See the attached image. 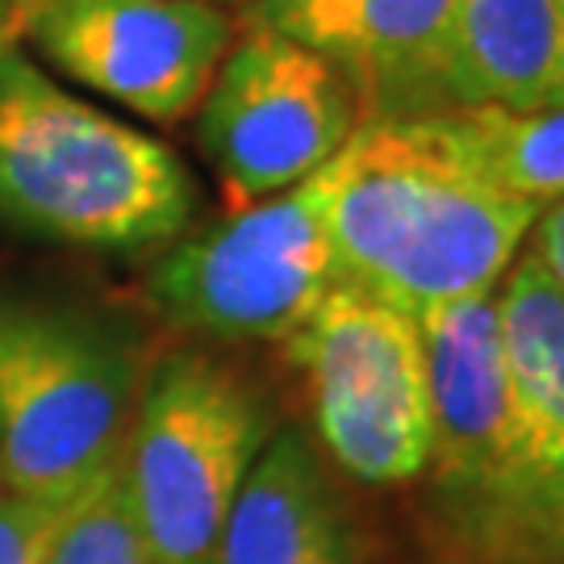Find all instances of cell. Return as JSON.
<instances>
[{
    "instance_id": "cell-1",
    "label": "cell",
    "mask_w": 564,
    "mask_h": 564,
    "mask_svg": "<svg viewBox=\"0 0 564 564\" xmlns=\"http://www.w3.org/2000/svg\"><path fill=\"white\" fill-rule=\"evenodd\" d=\"M305 184L343 281L414 323L494 293L540 218L485 176L447 113L364 118Z\"/></svg>"
},
{
    "instance_id": "cell-2",
    "label": "cell",
    "mask_w": 564,
    "mask_h": 564,
    "mask_svg": "<svg viewBox=\"0 0 564 564\" xmlns=\"http://www.w3.org/2000/svg\"><path fill=\"white\" fill-rule=\"evenodd\" d=\"M193 176L163 142L0 55V218L46 239L134 251L193 223Z\"/></svg>"
},
{
    "instance_id": "cell-3",
    "label": "cell",
    "mask_w": 564,
    "mask_h": 564,
    "mask_svg": "<svg viewBox=\"0 0 564 564\" xmlns=\"http://www.w3.org/2000/svg\"><path fill=\"white\" fill-rule=\"evenodd\" d=\"M139 347L88 314L0 302V485L76 502L126 456L142 398Z\"/></svg>"
},
{
    "instance_id": "cell-4",
    "label": "cell",
    "mask_w": 564,
    "mask_h": 564,
    "mask_svg": "<svg viewBox=\"0 0 564 564\" xmlns=\"http://www.w3.org/2000/svg\"><path fill=\"white\" fill-rule=\"evenodd\" d=\"M268 440L260 393L214 356L176 351L142 381L121 477L151 561L214 564L226 514Z\"/></svg>"
},
{
    "instance_id": "cell-5",
    "label": "cell",
    "mask_w": 564,
    "mask_h": 564,
    "mask_svg": "<svg viewBox=\"0 0 564 564\" xmlns=\"http://www.w3.org/2000/svg\"><path fill=\"white\" fill-rule=\"evenodd\" d=\"M289 343L326 456L351 481L398 489L431 468V384L419 323L339 281Z\"/></svg>"
},
{
    "instance_id": "cell-6",
    "label": "cell",
    "mask_w": 564,
    "mask_h": 564,
    "mask_svg": "<svg viewBox=\"0 0 564 564\" xmlns=\"http://www.w3.org/2000/svg\"><path fill=\"white\" fill-rule=\"evenodd\" d=\"M339 281L314 193L302 181L172 247L151 268L147 289L172 323L197 335L284 343Z\"/></svg>"
},
{
    "instance_id": "cell-7",
    "label": "cell",
    "mask_w": 564,
    "mask_h": 564,
    "mask_svg": "<svg viewBox=\"0 0 564 564\" xmlns=\"http://www.w3.org/2000/svg\"><path fill=\"white\" fill-rule=\"evenodd\" d=\"M356 126L360 101L339 67L256 21L205 93L197 142L226 205L242 209L323 172Z\"/></svg>"
},
{
    "instance_id": "cell-8",
    "label": "cell",
    "mask_w": 564,
    "mask_h": 564,
    "mask_svg": "<svg viewBox=\"0 0 564 564\" xmlns=\"http://www.w3.org/2000/svg\"><path fill=\"white\" fill-rule=\"evenodd\" d=\"M25 30L72 80L160 126L205 101L235 42L230 13L205 0H42Z\"/></svg>"
},
{
    "instance_id": "cell-9",
    "label": "cell",
    "mask_w": 564,
    "mask_h": 564,
    "mask_svg": "<svg viewBox=\"0 0 564 564\" xmlns=\"http://www.w3.org/2000/svg\"><path fill=\"white\" fill-rule=\"evenodd\" d=\"M494 293L431 310L426 318H419V330L431 384L435 481L444 494L473 506L477 531L498 544L514 540L519 510L531 498L535 481L527 477L514 440Z\"/></svg>"
},
{
    "instance_id": "cell-10",
    "label": "cell",
    "mask_w": 564,
    "mask_h": 564,
    "mask_svg": "<svg viewBox=\"0 0 564 564\" xmlns=\"http://www.w3.org/2000/svg\"><path fill=\"white\" fill-rule=\"evenodd\" d=\"M456 9L460 0H256V21L335 63L364 118H419L452 109Z\"/></svg>"
},
{
    "instance_id": "cell-11",
    "label": "cell",
    "mask_w": 564,
    "mask_h": 564,
    "mask_svg": "<svg viewBox=\"0 0 564 564\" xmlns=\"http://www.w3.org/2000/svg\"><path fill=\"white\" fill-rule=\"evenodd\" d=\"M214 564H360L323 456L302 431L272 435L230 506Z\"/></svg>"
},
{
    "instance_id": "cell-12",
    "label": "cell",
    "mask_w": 564,
    "mask_h": 564,
    "mask_svg": "<svg viewBox=\"0 0 564 564\" xmlns=\"http://www.w3.org/2000/svg\"><path fill=\"white\" fill-rule=\"evenodd\" d=\"M494 314L527 477L564 481V289L531 247L506 268Z\"/></svg>"
},
{
    "instance_id": "cell-13",
    "label": "cell",
    "mask_w": 564,
    "mask_h": 564,
    "mask_svg": "<svg viewBox=\"0 0 564 564\" xmlns=\"http://www.w3.org/2000/svg\"><path fill=\"white\" fill-rule=\"evenodd\" d=\"M447 97L452 109H561L564 0H460Z\"/></svg>"
},
{
    "instance_id": "cell-14",
    "label": "cell",
    "mask_w": 564,
    "mask_h": 564,
    "mask_svg": "<svg viewBox=\"0 0 564 564\" xmlns=\"http://www.w3.org/2000/svg\"><path fill=\"white\" fill-rule=\"evenodd\" d=\"M464 151L477 160L489 181L519 202L547 205L564 202V105L561 109H447Z\"/></svg>"
},
{
    "instance_id": "cell-15",
    "label": "cell",
    "mask_w": 564,
    "mask_h": 564,
    "mask_svg": "<svg viewBox=\"0 0 564 564\" xmlns=\"http://www.w3.org/2000/svg\"><path fill=\"white\" fill-rule=\"evenodd\" d=\"M46 564H155L126 494L121 460L67 506Z\"/></svg>"
},
{
    "instance_id": "cell-16",
    "label": "cell",
    "mask_w": 564,
    "mask_h": 564,
    "mask_svg": "<svg viewBox=\"0 0 564 564\" xmlns=\"http://www.w3.org/2000/svg\"><path fill=\"white\" fill-rule=\"evenodd\" d=\"M67 506L0 494V564H46Z\"/></svg>"
},
{
    "instance_id": "cell-17",
    "label": "cell",
    "mask_w": 564,
    "mask_h": 564,
    "mask_svg": "<svg viewBox=\"0 0 564 564\" xmlns=\"http://www.w3.org/2000/svg\"><path fill=\"white\" fill-rule=\"evenodd\" d=\"M514 531H523V535H544V540H552V544L564 552V481L535 485L531 498L523 502V510H519Z\"/></svg>"
},
{
    "instance_id": "cell-18",
    "label": "cell",
    "mask_w": 564,
    "mask_h": 564,
    "mask_svg": "<svg viewBox=\"0 0 564 564\" xmlns=\"http://www.w3.org/2000/svg\"><path fill=\"white\" fill-rule=\"evenodd\" d=\"M531 235H535L531 251L544 260V268L564 289V202L547 205V214L535 218V230H531Z\"/></svg>"
},
{
    "instance_id": "cell-19",
    "label": "cell",
    "mask_w": 564,
    "mask_h": 564,
    "mask_svg": "<svg viewBox=\"0 0 564 564\" xmlns=\"http://www.w3.org/2000/svg\"><path fill=\"white\" fill-rule=\"evenodd\" d=\"M21 30H25V9H18L13 0H0V55L13 51Z\"/></svg>"
},
{
    "instance_id": "cell-20",
    "label": "cell",
    "mask_w": 564,
    "mask_h": 564,
    "mask_svg": "<svg viewBox=\"0 0 564 564\" xmlns=\"http://www.w3.org/2000/svg\"><path fill=\"white\" fill-rule=\"evenodd\" d=\"M205 4H256V0H205Z\"/></svg>"
},
{
    "instance_id": "cell-21",
    "label": "cell",
    "mask_w": 564,
    "mask_h": 564,
    "mask_svg": "<svg viewBox=\"0 0 564 564\" xmlns=\"http://www.w3.org/2000/svg\"><path fill=\"white\" fill-rule=\"evenodd\" d=\"M18 9H34V4H42V0H13Z\"/></svg>"
}]
</instances>
